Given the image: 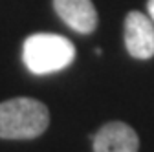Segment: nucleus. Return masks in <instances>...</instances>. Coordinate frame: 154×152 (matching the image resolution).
I'll return each instance as SVG.
<instances>
[{"label":"nucleus","instance_id":"5","mask_svg":"<svg viewBox=\"0 0 154 152\" xmlns=\"http://www.w3.org/2000/svg\"><path fill=\"white\" fill-rule=\"evenodd\" d=\"M61 20L77 33H92L97 28V11L92 0H53Z\"/></svg>","mask_w":154,"mask_h":152},{"label":"nucleus","instance_id":"6","mask_svg":"<svg viewBox=\"0 0 154 152\" xmlns=\"http://www.w3.org/2000/svg\"><path fill=\"white\" fill-rule=\"evenodd\" d=\"M147 11H149L150 20L154 22V0H149V2H147Z\"/></svg>","mask_w":154,"mask_h":152},{"label":"nucleus","instance_id":"1","mask_svg":"<svg viewBox=\"0 0 154 152\" xmlns=\"http://www.w3.org/2000/svg\"><path fill=\"white\" fill-rule=\"evenodd\" d=\"M50 112L44 103L31 97H17L0 103V138L33 139L44 134Z\"/></svg>","mask_w":154,"mask_h":152},{"label":"nucleus","instance_id":"3","mask_svg":"<svg viewBox=\"0 0 154 152\" xmlns=\"http://www.w3.org/2000/svg\"><path fill=\"white\" fill-rule=\"evenodd\" d=\"M125 46L134 59L154 57V22L149 15L130 11L125 17Z\"/></svg>","mask_w":154,"mask_h":152},{"label":"nucleus","instance_id":"2","mask_svg":"<svg viewBox=\"0 0 154 152\" xmlns=\"http://www.w3.org/2000/svg\"><path fill=\"white\" fill-rule=\"evenodd\" d=\"M22 59L31 73L48 75L68 68L75 59V48L63 35L35 33L24 41Z\"/></svg>","mask_w":154,"mask_h":152},{"label":"nucleus","instance_id":"4","mask_svg":"<svg viewBox=\"0 0 154 152\" xmlns=\"http://www.w3.org/2000/svg\"><path fill=\"white\" fill-rule=\"evenodd\" d=\"M94 152H138L140 138L130 125L110 121L94 134Z\"/></svg>","mask_w":154,"mask_h":152}]
</instances>
